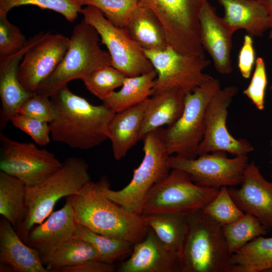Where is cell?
Here are the masks:
<instances>
[{
	"mask_svg": "<svg viewBox=\"0 0 272 272\" xmlns=\"http://www.w3.org/2000/svg\"><path fill=\"white\" fill-rule=\"evenodd\" d=\"M50 99L53 117L49 124L54 141L72 149L87 150L108 139V125L115 112L107 106L91 104L67 86Z\"/></svg>",
	"mask_w": 272,
	"mask_h": 272,
	"instance_id": "1",
	"label": "cell"
},
{
	"mask_svg": "<svg viewBox=\"0 0 272 272\" xmlns=\"http://www.w3.org/2000/svg\"><path fill=\"white\" fill-rule=\"evenodd\" d=\"M77 224L92 231L133 244L146 236L148 227L142 215L131 212L102 192L100 181H89L78 193L66 197Z\"/></svg>",
	"mask_w": 272,
	"mask_h": 272,
	"instance_id": "2",
	"label": "cell"
},
{
	"mask_svg": "<svg viewBox=\"0 0 272 272\" xmlns=\"http://www.w3.org/2000/svg\"><path fill=\"white\" fill-rule=\"evenodd\" d=\"M181 272H231L229 252L222 226L202 210L187 215L179 254Z\"/></svg>",
	"mask_w": 272,
	"mask_h": 272,
	"instance_id": "3",
	"label": "cell"
},
{
	"mask_svg": "<svg viewBox=\"0 0 272 272\" xmlns=\"http://www.w3.org/2000/svg\"><path fill=\"white\" fill-rule=\"evenodd\" d=\"M91 180L87 163L82 158L69 157L60 168L41 183L26 188L27 216L16 230L25 243L31 230L52 213L61 198L78 193Z\"/></svg>",
	"mask_w": 272,
	"mask_h": 272,
	"instance_id": "4",
	"label": "cell"
},
{
	"mask_svg": "<svg viewBox=\"0 0 272 272\" xmlns=\"http://www.w3.org/2000/svg\"><path fill=\"white\" fill-rule=\"evenodd\" d=\"M69 48L54 72L35 93L51 97L71 81L82 79L95 70L111 65L108 52L99 45V34L84 19L74 27Z\"/></svg>",
	"mask_w": 272,
	"mask_h": 272,
	"instance_id": "5",
	"label": "cell"
},
{
	"mask_svg": "<svg viewBox=\"0 0 272 272\" xmlns=\"http://www.w3.org/2000/svg\"><path fill=\"white\" fill-rule=\"evenodd\" d=\"M159 129L148 133L142 140L143 159L139 167L133 170L132 179L125 187L119 190H113L110 189L106 179L100 180L101 190L106 197L137 214L141 215L144 202L151 189L171 169L169 164L170 155Z\"/></svg>",
	"mask_w": 272,
	"mask_h": 272,
	"instance_id": "6",
	"label": "cell"
},
{
	"mask_svg": "<svg viewBox=\"0 0 272 272\" xmlns=\"http://www.w3.org/2000/svg\"><path fill=\"white\" fill-rule=\"evenodd\" d=\"M218 79L212 78L185 93L183 111L178 119L166 128L159 129L161 137L169 154L187 159L198 156L197 151L202 139L207 107L221 89Z\"/></svg>",
	"mask_w": 272,
	"mask_h": 272,
	"instance_id": "7",
	"label": "cell"
},
{
	"mask_svg": "<svg viewBox=\"0 0 272 272\" xmlns=\"http://www.w3.org/2000/svg\"><path fill=\"white\" fill-rule=\"evenodd\" d=\"M219 188L195 184L185 172L171 169L151 189L141 215L167 213L188 215L202 210L217 194Z\"/></svg>",
	"mask_w": 272,
	"mask_h": 272,
	"instance_id": "8",
	"label": "cell"
},
{
	"mask_svg": "<svg viewBox=\"0 0 272 272\" xmlns=\"http://www.w3.org/2000/svg\"><path fill=\"white\" fill-rule=\"evenodd\" d=\"M143 51L157 74L152 95L171 89L190 92L213 78L203 72L210 64L206 57L183 54L169 45L162 50Z\"/></svg>",
	"mask_w": 272,
	"mask_h": 272,
	"instance_id": "9",
	"label": "cell"
},
{
	"mask_svg": "<svg viewBox=\"0 0 272 272\" xmlns=\"http://www.w3.org/2000/svg\"><path fill=\"white\" fill-rule=\"evenodd\" d=\"M81 13L107 48L113 67L127 77L140 76L155 70L143 50L131 39L124 28L114 25L94 6H87Z\"/></svg>",
	"mask_w": 272,
	"mask_h": 272,
	"instance_id": "10",
	"label": "cell"
},
{
	"mask_svg": "<svg viewBox=\"0 0 272 272\" xmlns=\"http://www.w3.org/2000/svg\"><path fill=\"white\" fill-rule=\"evenodd\" d=\"M0 170L27 187L38 185L58 170L62 163L55 155L33 143L20 142L0 133Z\"/></svg>",
	"mask_w": 272,
	"mask_h": 272,
	"instance_id": "11",
	"label": "cell"
},
{
	"mask_svg": "<svg viewBox=\"0 0 272 272\" xmlns=\"http://www.w3.org/2000/svg\"><path fill=\"white\" fill-rule=\"evenodd\" d=\"M225 153H205L194 159L170 156L169 164L171 169L186 172L192 181L200 186L220 188L240 185L248 164L247 155H237L229 158Z\"/></svg>",
	"mask_w": 272,
	"mask_h": 272,
	"instance_id": "12",
	"label": "cell"
},
{
	"mask_svg": "<svg viewBox=\"0 0 272 272\" xmlns=\"http://www.w3.org/2000/svg\"><path fill=\"white\" fill-rule=\"evenodd\" d=\"M239 91L235 86L221 88L209 103L205 112L204 131L198 156L215 152L237 155H247L254 148L246 140L235 138L226 125L228 107Z\"/></svg>",
	"mask_w": 272,
	"mask_h": 272,
	"instance_id": "13",
	"label": "cell"
},
{
	"mask_svg": "<svg viewBox=\"0 0 272 272\" xmlns=\"http://www.w3.org/2000/svg\"><path fill=\"white\" fill-rule=\"evenodd\" d=\"M70 39L50 32L38 33L25 52L18 70L19 79L28 92L35 93L39 85L56 70L70 45Z\"/></svg>",
	"mask_w": 272,
	"mask_h": 272,
	"instance_id": "14",
	"label": "cell"
},
{
	"mask_svg": "<svg viewBox=\"0 0 272 272\" xmlns=\"http://www.w3.org/2000/svg\"><path fill=\"white\" fill-rule=\"evenodd\" d=\"M241 186L228 188L238 208L255 217L266 229L272 228V182L261 174L254 161L247 164Z\"/></svg>",
	"mask_w": 272,
	"mask_h": 272,
	"instance_id": "15",
	"label": "cell"
},
{
	"mask_svg": "<svg viewBox=\"0 0 272 272\" xmlns=\"http://www.w3.org/2000/svg\"><path fill=\"white\" fill-rule=\"evenodd\" d=\"M199 26L201 45L212 57L217 71L223 75L231 74L232 36L235 31L217 14L208 0L200 14Z\"/></svg>",
	"mask_w": 272,
	"mask_h": 272,
	"instance_id": "16",
	"label": "cell"
},
{
	"mask_svg": "<svg viewBox=\"0 0 272 272\" xmlns=\"http://www.w3.org/2000/svg\"><path fill=\"white\" fill-rule=\"evenodd\" d=\"M77 223L73 208L66 198L64 206L29 232L26 243L37 249L42 262L63 243L74 236Z\"/></svg>",
	"mask_w": 272,
	"mask_h": 272,
	"instance_id": "17",
	"label": "cell"
},
{
	"mask_svg": "<svg viewBox=\"0 0 272 272\" xmlns=\"http://www.w3.org/2000/svg\"><path fill=\"white\" fill-rule=\"evenodd\" d=\"M117 271L181 272V267L179 255L167 250L148 227L145 237L134 244L130 257L120 265Z\"/></svg>",
	"mask_w": 272,
	"mask_h": 272,
	"instance_id": "18",
	"label": "cell"
},
{
	"mask_svg": "<svg viewBox=\"0 0 272 272\" xmlns=\"http://www.w3.org/2000/svg\"><path fill=\"white\" fill-rule=\"evenodd\" d=\"M37 36L38 34L29 38L26 45L18 52L0 57L1 130L17 113L22 103L34 93L27 91L23 87L18 78V70L25 52Z\"/></svg>",
	"mask_w": 272,
	"mask_h": 272,
	"instance_id": "19",
	"label": "cell"
},
{
	"mask_svg": "<svg viewBox=\"0 0 272 272\" xmlns=\"http://www.w3.org/2000/svg\"><path fill=\"white\" fill-rule=\"evenodd\" d=\"M0 262L16 272H49L38 251L26 244L3 217L0 221Z\"/></svg>",
	"mask_w": 272,
	"mask_h": 272,
	"instance_id": "20",
	"label": "cell"
},
{
	"mask_svg": "<svg viewBox=\"0 0 272 272\" xmlns=\"http://www.w3.org/2000/svg\"><path fill=\"white\" fill-rule=\"evenodd\" d=\"M148 99L134 106L114 113L108 127L114 159L119 161L140 140L142 125Z\"/></svg>",
	"mask_w": 272,
	"mask_h": 272,
	"instance_id": "21",
	"label": "cell"
},
{
	"mask_svg": "<svg viewBox=\"0 0 272 272\" xmlns=\"http://www.w3.org/2000/svg\"><path fill=\"white\" fill-rule=\"evenodd\" d=\"M185 95V93L181 90L171 89L156 93L149 97L140 140L150 132L174 123L183 111Z\"/></svg>",
	"mask_w": 272,
	"mask_h": 272,
	"instance_id": "22",
	"label": "cell"
},
{
	"mask_svg": "<svg viewBox=\"0 0 272 272\" xmlns=\"http://www.w3.org/2000/svg\"><path fill=\"white\" fill-rule=\"evenodd\" d=\"M224 9L223 18L235 31L245 30L251 37H261L269 30L268 18L259 0H216Z\"/></svg>",
	"mask_w": 272,
	"mask_h": 272,
	"instance_id": "23",
	"label": "cell"
},
{
	"mask_svg": "<svg viewBox=\"0 0 272 272\" xmlns=\"http://www.w3.org/2000/svg\"><path fill=\"white\" fill-rule=\"evenodd\" d=\"M124 28L143 50H162L168 46L162 24L149 8L138 7Z\"/></svg>",
	"mask_w": 272,
	"mask_h": 272,
	"instance_id": "24",
	"label": "cell"
},
{
	"mask_svg": "<svg viewBox=\"0 0 272 272\" xmlns=\"http://www.w3.org/2000/svg\"><path fill=\"white\" fill-rule=\"evenodd\" d=\"M26 185L17 178L0 172V214L16 230L25 220L28 209Z\"/></svg>",
	"mask_w": 272,
	"mask_h": 272,
	"instance_id": "25",
	"label": "cell"
},
{
	"mask_svg": "<svg viewBox=\"0 0 272 272\" xmlns=\"http://www.w3.org/2000/svg\"><path fill=\"white\" fill-rule=\"evenodd\" d=\"M187 215L161 213L143 216L164 247L179 255L186 231Z\"/></svg>",
	"mask_w": 272,
	"mask_h": 272,
	"instance_id": "26",
	"label": "cell"
},
{
	"mask_svg": "<svg viewBox=\"0 0 272 272\" xmlns=\"http://www.w3.org/2000/svg\"><path fill=\"white\" fill-rule=\"evenodd\" d=\"M157 76L154 70L140 76L126 77L121 89L113 92L103 104L116 113L143 102L152 95Z\"/></svg>",
	"mask_w": 272,
	"mask_h": 272,
	"instance_id": "27",
	"label": "cell"
},
{
	"mask_svg": "<svg viewBox=\"0 0 272 272\" xmlns=\"http://www.w3.org/2000/svg\"><path fill=\"white\" fill-rule=\"evenodd\" d=\"M231 272H261L272 270V237L259 236L231 256Z\"/></svg>",
	"mask_w": 272,
	"mask_h": 272,
	"instance_id": "28",
	"label": "cell"
},
{
	"mask_svg": "<svg viewBox=\"0 0 272 272\" xmlns=\"http://www.w3.org/2000/svg\"><path fill=\"white\" fill-rule=\"evenodd\" d=\"M91 260H99L94 248L88 242L73 237L57 248L43 262L49 272L76 265Z\"/></svg>",
	"mask_w": 272,
	"mask_h": 272,
	"instance_id": "29",
	"label": "cell"
},
{
	"mask_svg": "<svg viewBox=\"0 0 272 272\" xmlns=\"http://www.w3.org/2000/svg\"><path fill=\"white\" fill-rule=\"evenodd\" d=\"M74 236L89 243L97 252L99 260L110 264L130 252L134 245L122 239L94 232L79 224L77 225Z\"/></svg>",
	"mask_w": 272,
	"mask_h": 272,
	"instance_id": "30",
	"label": "cell"
},
{
	"mask_svg": "<svg viewBox=\"0 0 272 272\" xmlns=\"http://www.w3.org/2000/svg\"><path fill=\"white\" fill-rule=\"evenodd\" d=\"M205 0H139V5L151 9L162 23L178 24L194 17Z\"/></svg>",
	"mask_w": 272,
	"mask_h": 272,
	"instance_id": "31",
	"label": "cell"
},
{
	"mask_svg": "<svg viewBox=\"0 0 272 272\" xmlns=\"http://www.w3.org/2000/svg\"><path fill=\"white\" fill-rule=\"evenodd\" d=\"M229 252L232 255L253 239L267 234L266 228L250 214L222 226Z\"/></svg>",
	"mask_w": 272,
	"mask_h": 272,
	"instance_id": "32",
	"label": "cell"
},
{
	"mask_svg": "<svg viewBox=\"0 0 272 272\" xmlns=\"http://www.w3.org/2000/svg\"><path fill=\"white\" fill-rule=\"evenodd\" d=\"M126 77L112 65L100 67L81 80L88 90L102 101L121 87Z\"/></svg>",
	"mask_w": 272,
	"mask_h": 272,
	"instance_id": "33",
	"label": "cell"
},
{
	"mask_svg": "<svg viewBox=\"0 0 272 272\" xmlns=\"http://www.w3.org/2000/svg\"><path fill=\"white\" fill-rule=\"evenodd\" d=\"M27 5L55 11L71 23L77 20L83 9L79 0H0V15H7L13 8Z\"/></svg>",
	"mask_w": 272,
	"mask_h": 272,
	"instance_id": "34",
	"label": "cell"
},
{
	"mask_svg": "<svg viewBox=\"0 0 272 272\" xmlns=\"http://www.w3.org/2000/svg\"><path fill=\"white\" fill-rule=\"evenodd\" d=\"M80 5L98 9L114 25L125 28L139 7V0H79Z\"/></svg>",
	"mask_w": 272,
	"mask_h": 272,
	"instance_id": "35",
	"label": "cell"
},
{
	"mask_svg": "<svg viewBox=\"0 0 272 272\" xmlns=\"http://www.w3.org/2000/svg\"><path fill=\"white\" fill-rule=\"evenodd\" d=\"M202 211L222 226L238 220L245 214L233 200L227 186L220 187L216 196Z\"/></svg>",
	"mask_w": 272,
	"mask_h": 272,
	"instance_id": "36",
	"label": "cell"
},
{
	"mask_svg": "<svg viewBox=\"0 0 272 272\" xmlns=\"http://www.w3.org/2000/svg\"><path fill=\"white\" fill-rule=\"evenodd\" d=\"M10 121L29 135L37 145L43 147L49 144L51 135L48 122L18 113L11 117Z\"/></svg>",
	"mask_w": 272,
	"mask_h": 272,
	"instance_id": "37",
	"label": "cell"
},
{
	"mask_svg": "<svg viewBox=\"0 0 272 272\" xmlns=\"http://www.w3.org/2000/svg\"><path fill=\"white\" fill-rule=\"evenodd\" d=\"M7 16L0 15V57L18 52L28 41L19 28L9 21Z\"/></svg>",
	"mask_w": 272,
	"mask_h": 272,
	"instance_id": "38",
	"label": "cell"
},
{
	"mask_svg": "<svg viewBox=\"0 0 272 272\" xmlns=\"http://www.w3.org/2000/svg\"><path fill=\"white\" fill-rule=\"evenodd\" d=\"M267 85L265 63L261 57L256 59L255 69L250 82L243 93L248 97L256 108L262 110Z\"/></svg>",
	"mask_w": 272,
	"mask_h": 272,
	"instance_id": "39",
	"label": "cell"
},
{
	"mask_svg": "<svg viewBox=\"0 0 272 272\" xmlns=\"http://www.w3.org/2000/svg\"><path fill=\"white\" fill-rule=\"evenodd\" d=\"M17 113L49 123L53 117L50 97L34 93L22 103Z\"/></svg>",
	"mask_w": 272,
	"mask_h": 272,
	"instance_id": "40",
	"label": "cell"
},
{
	"mask_svg": "<svg viewBox=\"0 0 272 272\" xmlns=\"http://www.w3.org/2000/svg\"><path fill=\"white\" fill-rule=\"evenodd\" d=\"M255 52L252 37L244 36L243 45L238 57V67L241 76L245 79L250 78L255 64Z\"/></svg>",
	"mask_w": 272,
	"mask_h": 272,
	"instance_id": "41",
	"label": "cell"
},
{
	"mask_svg": "<svg viewBox=\"0 0 272 272\" xmlns=\"http://www.w3.org/2000/svg\"><path fill=\"white\" fill-rule=\"evenodd\" d=\"M114 269L113 264L91 260L76 265L60 268L55 272H112Z\"/></svg>",
	"mask_w": 272,
	"mask_h": 272,
	"instance_id": "42",
	"label": "cell"
},
{
	"mask_svg": "<svg viewBox=\"0 0 272 272\" xmlns=\"http://www.w3.org/2000/svg\"><path fill=\"white\" fill-rule=\"evenodd\" d=\"M265 9L269 21L268 38L272 39V0H259Z\"/></svg>",
	"mask_w": 272,
	"mask_h": 272,
	"instance_id": "43",
	"label": "cell"
},
{
	"mask_svg": "<svg viewBox=\"0 0 272 272\" xmlns=\"http://www.w3.org/2000/svg\"><path fill=\"white\" fill-rule=\"evenodd\" d=\"M269 89H270V90L271 92V95H272V85L270 86Z\"/></svg>",
	"mask_w": 272,
	"mask_h": 272,
	"instance_id": "44",
	"label": "cell"
},
{
	"mask_svg": "<svg viewBox=\"0 0 272 272\" xmlns=\"http://www.w3.org/2000/svg\"><path fill=\"white\" fill-rule=\"evenodd\" d=\"M271 178H272V171H271Z\"/></svg>",
	"mask_w": 272,
	"mask_h": 272,
	"instance_id": "45",
	"label": "cell"
},
{
	"mask_svg": "<svg viewBox=\"0 0 272 272\" xmlns=\"http://www.w3.org/2000/svg\"><path fill=\"white\" fill-rule=\"evenodd\" d=\"M271 145H272V144H271Z\"/></svg>",
	"mask_w": 272,
	"mask_h": 272,
	"instance_id": "46",
	"label": "cell"
}]
</instances>
